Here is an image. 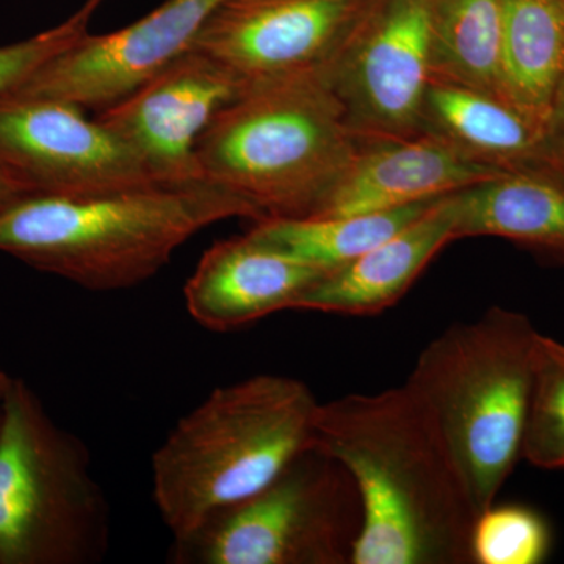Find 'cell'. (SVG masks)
I'll return each instance as SVG.
<instances>
[{"instance_id": "obj_14", "label": "cell", "mask_w": 564, "mask_h": 564, "mask_svg": "<svg viewBox=\"0 0 564 564\" xmlns=\"http://www.w3.org/2000/svg\"><path fill=\"white\" fill-rule=\"evenodd\" d=\"M325 273L247 232L220 240L204 252L185 282V307L203 328L234 332L293 310Z\"/></svg>"}, {"instance_id": "obj_1", "label": "cell", "mask_w": 564, "mask_h": 564, "mask_svg": "<svg viewBox=\"0 0 564 564\" xmlns=\"http://www.w3.org/2000/svg\"><path fill=\"white\" fill-rule=\"evenodd\" d=\"M314 445L358 486L362 530L351 564H473L469 489L406 386L318 404Z\"/></svg>"}, {"instance_id": "obj_25", "label": "cell", "mask_w": 564, "mask_h": 564, "mask_svg": "<svg viewBox=\"0 0 564 564\" xmlns=\"http://www.w3.org/2000/svg\"><path fill=\"white\" fill-rule=\"evenodd\" d=\"M31 195H35V193L28 185L22 184L13 174L0 166V212L9 209L13 204Z\"/></svg>"}, {"instance_id": "obj_17", "label": "cell", "mask_w": 564, "mask_h": 564, "mask_svg": "<svg viewBox=\"0 0 564 564\" xmlns=\"http://www.w3.org/2000/svg\"><path fill=\"white\" fill-rule=\"evenodd\" d=\"M454 204L456 239L500 237L564 263V180L547 166L497 174Z\"/></svg>"}, {"instance_id": "obj_10", "label": "cell", "mask_w": 564, "mask_h": 564, "mask_svg": "<svg viewBox=\"0 0 564 564\" xmlns=\"http://www.w3.org/2000/svg\"><path fill=\"white\" fill-rule=\"evenodd\" d=\"M248 82L192 47L96 120L132 152L155 185L203 184L196 148L214 118Z\"/></svg>"}, {"instance_id": "obj_7", "label": "cell", "mask_w": 564, "mask_h": 564, "mask_svg": "<svg viewBox=\"0 0 564 564\" xmlns=\"http://www.w3.org/2000/svg\"><path fill=\"white\" fill-rule=\"evenodd\" d=\"M362 530L358 486L317 445L262 491L173 540V564H351Z\"/></svg>"}, {"instance_id": "obj_20", "label": "cell", "mask_w": 564, "mask_h": 564, "mask_svg": "<svg viewBox=\"0 0 564 564\" xmlns=\"http://www.w3.org/2000/svg\"><path fill=\"white\" fill-rule=\"evenodd\" d=\"M434 202L372 214L263 218L248 232L299 261L333 272L402 231Z\"/></svg>"}, {"instance_id": "obj_26", "label": "cell", "mask_w": 564, "mask_h": 564, "mask_svg": "<svg viewBox=\"0 0 564 564\" xmlns=\"http://www.w3.org/2000/svg\"><path fill=\"white\" fill-rule=\"evenodd\" d=\"M11 383H13V377H10L9 373L0 369V426H2L3 406H6V399L9 395Z\"/></svg>"}, {"instance_id": "obj_18", "label": "cell", "mask_w": 564, "mask_h": 564, "mask_svg": "<svg viewBox=\"0 0 564 564\" xmlns=\"http://www.w3.org/2000/svg\"><path fill=\"white\" fill-rule=\"evenodd\" d=\"M564 79V0H503V93L547 121Z\"/></svg>"}, {"instance_id": "obj_4", "label": "cell", "mask_w": 564, "mask_h": 564, "mask_svg": "<svg viewBox=\"0 0 564 564\" xmlns=\"http://www.w3.org/2000/svg\"><path fill=\"white\" fill-rule=\"evenodd\" d=\"M328 70L250 82L196 148L203 180L263 218L311 217L361 144Z\"/></svg>"}, {"instance_id": "obj_3", "label": "cell", "mask_w": 564, "mask_h": 564, "mask_svg": "<svg viewBox=\"0 0 564 564\" xmlns=\"http://www.w3.org/2000/svg\"><path fill=\"white\" fill-rule=\"evenodd\" d=\"M318 400L303 381L256 375L220 386L151 459L152 499L173 540L262 491L314 445Z\"/></svg>"}, {"instance_id": "obj_23", "label": "cell", "mask_w": 564, "mask_h": 564, "mask_svg": "<svg viewBox=\"0 0 564 564\" xmlns=\"http://www.w3.org/2000/svg\"><path fill=\"white\" fill-rule=\"evenodd\" d=\"M90 18L79 10L57 28L0 46V95L13 91L43 63L68 50L70 44L88 32Z\"/></svg>"}, {"instance_id": "obj_2", "label": "cell", "mask_w": 564, "mask_h": 564, "mask_svg": "<svg viewBox=\"0 0 564 564\" xmlns=\"http://www.w3.org/2000/svg\"><path fill=\"white\" fill-rule=\"evenodd\" d=\"M262 220L252 204L203 184L91 196L31 195L0 212V252L95 292L135 288L217 223Z\"/></svg>"}, {"instance_id": "obj_9", "label": "cell", "mask_w": 564, "mask_h": 564, "mask_svg": "<svg viewBox=\"0 0 564 564\" xmlns=\"http://www.w3.org/2000/svg\"><path fill=\"white\" fill-rule=\"evenodd\" d=\"M0 166L35 195L91 196L155 185L117 137L62 99L0 95Z\"/></svg>"}, {"instance_id": "obj_19", "label": "cell", "mask_w": 564, "mask_h": 564, "mask_svg": "<svg viewBox=\"0 0 564 564\" xmlns=\"http://www.w3.org/2000/svg\"><path fill=\"white\" fill-rule=\"evenodd\" d=\"M432 79L507 99L503 0H434Z\"/></svg>"}, {"instance_id": "obj_24", "label": "cell", "mask_w": 564, "mask_h": 564, "mask_svg": "<svg viewBox=\"0 0 564 564\" xmlns=\"http://www.w3.org/2000/svg\"><path fill=\"white\" fill-rule=\"evenodd\" d=\"M544 135L543 165L564 180V79L556 90L552 109L549 111Z\"/></svg>"}, {"instance_id": "obj_22", "label": "cell", "mask_w": 564, "mask_h": 564, "mask_svg": "<svg viewBox=\"0 0 564 564\" xmlns=\"http://www.w3.org/2000/svg\"><path fill=\"white\" fill-rule=\"evenodd\" d=\"M551 547V529L533 508L492 503L475 519L473 564H540Z\"/></svg>"}, {"instance_id": "obj_13", "label": "cell", "mask_w": 564, "mask_h": 564, "mask_svg": "<svg viewBox=\"0 0 564 564\" xmlns=\"http://www.w3.org/2000/svg\"><path fill=\"white\" fill-rule=\"evenodd\" d=\"M500 173L429 133L362 140L311 217L402 209L466 191Z\"/></svg>"}, {"instance_id": "obj_16", "label": "cell", "mask_w": 564, "mask_h": 564, "mask_svg": "<svg viewBox=\"0 0 564 564\" xmlns=\"http://www.w3.org/2000/svg\"><path fill=\"white\" fill-rule=\"evenodd\" d=\"M545 124L499 96L432 79L422 106V133L451 144L470 161L500 172L544 162Z\"/></svg>"}, {"instance_id": "obj_8", "label": "cell", "mask_w": 564, "mask_h": 564, "mask_svg": "<svg viewBox=\"0 0 564 564\" xmlns=\"http://www.w3.org/2000/svg\"><path fill=\"white\" fill-rule=\"evenodd\" d=\"M434 0H377L328 69L352 131L364 140L422 133L432 80Z\"/></svg>"}, {"instance_id": "obj_27", "label": "cell", "mask_w": 564, "mask_h": 564, "mask_svg": "<svg viewBox=\"0 0 564 564\" xmlns=\"http://www.w3.org/2000/svg\"><path fill=\"white\" fill-rule=\"evenodd\" d=\"M104 0H87V2L82 6L80 11H84L85 14H88V17H91L93 13H95V10L98 9L99 6Z\"/></svg>"}, {"instance_id": "obj_12", "label": "cell", "mask_w": 564, "mask_h": 564, "mask_svg": "<svg viewBox=\"0 0 564 564\" xmlns=\"http://www.w3.org/2000/svg\"><path fill=\"white\" fill-rule=\"evenodd\" d=\"M377 0H228L193 47L245 82L328 70Z\"/></svg>"}, {"instance_id": "obj_5", "label": "cell", "mask_w": 564, "mask_h": 564, "mask_svg": "<svg viewBox=\"0 0 564 564\" xmlns=\"http://www.w3.org/2000/svg\"><path fill=\"white\" fill-rule=\"evenodd\" d=\"M538 334L525 314L489 307L430 340L404 381L443 434L477 516L522 458Z\"/></svg>"}, {"instance_id": "obj_15", "label": "cell", "mask_w": 564, "mask_h": 564, "mask_svg": "<svg viewBox=\"0 0 564 564\" xmlns=\"http://www.w3.org/2000/svg\"><path fill=\"white\" fill-rule=\"evenodd\" d=\"M454 195L437 199L417 220L355 261L323 274L293 310L370 317L399 303L433 259L458 240Z\"/></svg>"}, {"instance_id": "obj_21", "label": "cell", "mask_w": 564, "mask_h": 564, "mask_svg": "<svg viewBox=\"0 0 564 564\" xmlns=\"http://www.w3.org/2000/svg\"><path fill=\"white\" fill-rule=\"evenodd\" d=\"M522 458L544 470L564 469V344L538 334Z\"/></svg>"}, {"instance_id": "obj_6", "label": "cell", "mask_w": 564, "mask_h": 564, "mask_svg": "<svg viewBox=\"0 0 564 564\" xmlns=\"http://www.w3.org/2000/svg\"><path fill=\"white\" fill-rule=\"evenodd\" d=\"M110 536L87 445L13 378L0 426V564H98Z\"/></svg>"}, {"instance_id": "obj_11", "label": "cell", "mask_w": 564, "mask_h": 564, "mask_svg": "<svg viewBox=\"0 0 564 564\" xmlns=\"http://www.w3.org/2000/svg\"><path fill=\"white\" fill-rule=\"evenodd\" d=\"M226 2L166 0L120 31L87 32L13 91L62 99L84 110L107 109L191 51L204 25Z\"/></svg>"}]
</instances>
